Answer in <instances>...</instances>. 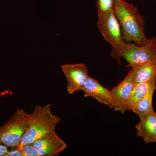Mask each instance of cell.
<instances>
[{
	"mask_svg": "<svg viewBox=\"0 0 156 156\" xmlns=\"http://www.w3.org/2000/svg\"><path fill=\"white\" fill-rule=\"evenodd\" d=\"M115 13L119 23L123 38L138 46L147 44L145 21L138 9L125 0H115Z\"/></svg>",
	"mask_w": 156,
	"mask_h": 156,
	"instance_id": "obj_1",
	"label": "cell"
},
{
	"mask_svg": "<svg viewBox=\"0 0 156 156\" xmlns=\"http://www.w3.org/2000/svg\"><path fill=\"white\" fill-rule=\"evenodd\" d=\"M32 114L31 119L17 148L32 144L39 138L56 131V126L61 121L60 117L53 114L50 104L37 105Z\"/></svg>",
	"mask_w": 156,
	"mask_h": 156,
	"instance_id": "obj_2",
	"label": "cell"
},
{
	"mask_svg": "<svg viewBox=\"0 0 156 156\" xmlns=\"http://www.w3.org/2000/svg\"><path fill=\"white\" fill-rule=\"evenodd\" d=\"M32 114L18 108L7 122L0 127V144L8 147H17L27 130Z\"/></svg>",
	"mask_w": 156,
	"mask_h": 156,
	"instance_id": "obj_3",
	"label": "cell"
},
{
	"mask_svg": "<svg viewBox=\"0 0 156 156\" xmlns=\"http://www.w3.org/2000/svg\"><path fill=\"white\" fill-rule=\"evenodd\" d=\"M98 27L104 38L112 46V56L121 63V53L127 42L123 37L122 30L115 11L98 16Z\"/></svg>",
	"mask_w": 156,
	"mask_h": 156,
	"instance_id": "obj_4",
	"label": "cell"
},
{
	"mask_svg": "<svg viewBox=\"0 0 156 156\" xmlns=\"http://www.w3.org/2000/svg\"><path fill=\"white\" fill-rule=\"evenodd\" d=\"M127 61L126 67L131 68L156 62V37L148 39L147 44L138 46L134 43H127L121 53Z\"/></svg>",
	"mask_w": 156,
	"mask_h": 156,
	"instance_id": "obj_5",
	"label": "cell"
},
{
	"mask_svg": "<svg viewBox=\"0 0 156 156\" xmlns=\"http://www.w3.org/2000/svg\"><path fill=\"white\" fill-rule=\"evenodd\" d=\"M61 69L67 79V91L72 95L77 91L82 90L89 77L87 66L83 63L64 64Z\"/></svg>",
	"mask_w": 156,
	"mask_h": 156,
	"instance_id": "obj_6",
	"label": "cell"
},
{
	"mask_svg": "<svg viewBox=\"0 0 156 156\" xmlns=\"http://www.w3.org/2000/svg\"><path fill=\"white\" fill-rule=\"evenodd\" d=\"M133 85L132 71L131 69L125 79L111 90L115 111L120 112L124 114L128 111V101Z\"/></svg>",
	"mask_w": 156,
	"mask_h": 156,
	"instance_id": "obj_7",
	"label": "cell"
},
{
	"mask_svg": "<svg viewBox=\"0 0 156 156\" xmlns=\"http://www.w3.org/2000/svg\"><path fill=\"white\" fill-rule=\"evenodd\" d=\"M39 156H56L67 147V144L60 138L56 131L39 138L32 144Z\"/></svg>",
	"mask_w": 156,
	"mask_h": 156,
	"instance_id": "obj_8",
	"label": "cell"
},
{
	"mask_svg": "<svg viewBox=\"0 0 156 156\" xmlns=\"http://www.w3.org/2000/svg\"><path fill=\"white\" fill-rule=\"evenodd\" d=\"M82 91L84 96L93 98L98 102L110 108H113V98L110 90L103 87L97 80L89 76Z\"/></svg>",
	"mask_w": 156,
	"mask_h": 156,
	"instance_id": "obj_9",
	"label": "cell"
},
{
	"mask_svg": "<svg viewBox=\"0 0 156 156\" xmlns=\"http://www.w3.org/2000/svg\"><path fill=\"white\" fill-rule=\"evenodd\" d=\"M137 135L145 144L156 142V113L152 112L140 119L136 127Z\"/></svg>",
	"mask_w": 156,
	"mask_h": 156,
	"instance_id": "obj_10",
	"label": "cell"
},
{
	"mask_svg": "<svg viewBox=\"0 0 156 156\" xmlns=\"http://www.w3.org/2000/svg\"><path fill=\"white\" fill-rule=\"evenodd\" d=\"M131 69L134 83H151L156 80V62L139 65Z\"/></svg>",
	"mask_w": 156,
	"mask_h": 156,
	"instance_id": "obj_11",
	"label": "cell"
},
{
	"mask_svg": "<svg viewBox=\"0 0 156 156\" xmlns=\"http://www.w3.org/2000/svg\"><path fill=\"white\" fill-rule=\"evenodd\" d=\"M156 89V80H154L151 82L147 92L142 99L139 101L132 111L134 113L138 115L140 119H142L154 111L153 98Z\"/></svg>",
	"mask_w": 156,
	"mask_h": 156,
	"instance_id": "obj_12",
	"label": "cell"
},
{
	"mask_svg": "<svg viewBox=\"0 0 156 156\" xmlns=\"http://www.w3.org/2000/svg\"><path fill=\"white\" fill-rule=\"evenodd\" d=\"M151 83H134L128 105V111H133L136 105L146 94Z\"/></svg>",
	"mask_w": 156,
	"mask_h": 156,
	"instance_id": "obj_13",
	"label": "cell"
},
{
	"mask_svg": "<svg viewBox=\"0 0 156 156\" xmlns=\"http://www.w3.org/2000/svg\"><path fill=\"white\" fill-rule=\"evenodd\" d=\"M98 16L115 11V0H96Z\"/></svg>",
	"mask_w": 156,
	"mask_h": 156,
	"instance_id": "obj_14",
	"label": "cell"
},
{
	"mask_svg": "<svg viewBox=\"0 0 156 156\" xmlns=\"http://www.w3.org/2000/svg\"><path fill=\"white\" fill-rule=\"evenodd\" d=\"M22 152L23 156H39L36 149L32 144H26L20 148H17Z\"/></svg>",
	"mask_w": 156,
	"mask_h": 156,
	"instance_id": "obj_15",
	"label": "cell"
},
{
	"mask_svg": "<svg viewBox=\"0 0 156 156\" xmlns=\"http://www.w3.org/2000/svg\"><path fill=\"white\" fill-rule=\"evenodd\" d=\"M5 156H23V155L21 151L16 147L15 149L8 151Z\"/></svg>",
	"mask_w": 156,
	"mask_h": 156,
	"instance_id": "obj_16",
	"label": "cell"
},
{
	"mask_svg": "<svg viewBox=\"0 0 156 156\" xmlns=\"http://www.w3.org/2000/svg\"><path fill=\"white\" fill-rule=\"evenodd\" d=\"M8 147L6 146L0 144V156H5L9 151Z\"/></svg>",
	"mask_w": 156,
	"mask_h": 156,
	"instance_id": "obj_17",
	"label": "cell"
},
{
	"mask_svg": "<svg viewBox=\"0 0 156 156\" xmlns=\"http://www.w3.org/2000/svg\"></svg>",
	"mask_w": 156,
	"mask_h": 156,
	"instance_id": "obj_18",
	"label": "cell"
}]
</instances>
